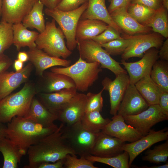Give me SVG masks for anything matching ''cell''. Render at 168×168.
<instances>
[{"label": "cell", "mask_w": 168, "mask_h": 168, "mask_svg": "<svg viewBox=\"0 0 168 168\" xmlns=\"http://www.w3.org/2000/svg\"><path fill=\"white\" fill-rule=\"evenodd\" d=\"M108 25L98 20H79L76 31V39L77 42L92 39L104 31Z\"/></svg>", "instance_id": "26"}, {"label": "cell", "mask_w": 168, "mask_h": 168, "mask_svg": "<svg viewBox=\"0 0 168 168\" xmlns=\"http://www.w3.org/2000/svg\"><path fill=\"white\" fill-rule=\"evenodd\" d=\"M162 6L163 7L168 10V0H161Z\"/></svg>", "instance_id": "54"}, {"label": "cell", "mask_w": 168, "mask_h": 168, "mask_svg": "<svg viewBox=\"0 0 168 168\" xmlns=\"http://www.w3.org/2000/svg\"><path fill=\"white\" fill-rule=\"evenodd\" d=\"M146 26L166 38L168 37V10L162 6L155 11Z\"/></svg>", "instance_id": "31"}, {"label": "cell", "mask_w": 168, "mask_h": 168, "mask_svg": "<svg viewBox=\"0 0 168 168\" xmlns=\"http://www.w3.org/2000/svg\"><path fill=\"white\" fill-rule=\"evenodd\" d=\"M129 40L122 37L113 40L107 43L100 44L110 55H117L122 54L128 46Z\"/></svg>", "instance_id": "38"}, {"label": "cell", "mask_w": 168, "mask_h": 168, "mask_svg": "<svg viewBox=\"0 0 168 168\" xmlns=\"http://www.w3.org/2000/svg\"><path fill=\"white\" fill-rule=\"evenodd\" d=\"M135 167L136 168H168V162L167 161L166 164L160 165H154L151 166H143L141 167Z\"/></svg>", "instance_id": "53"}, {"label": "cell", "mask_w": 168, "mask_h": 168, "mask_svg": "<svg viewBox=\"0 0 168 168\" xmlns=\"http://www.w3.org/2000/svg\"><path fill=\"white\" fill-rule=\"evenodd\" d=\"M101 90L97 93L89 92L86 95L87 100L85 113L93 111H102L103 107V98L102 93L104 91Z\"/></svg>", "instance_id": "40"}, {"label": "cell", "mask_w": 168, "mask_h": 168, "mask_svg": "<svg viewBox=\"0 0 168 168\" xmlns=\"http://www.w3.org/2000/svg\"><path fill=\"white\" fill-rule=\"evenodd\" d=\"M158 104L163 113L168 116V92H162L159 97Z\"/></svg>", "instance_id": "45"}, {"label": "cell", "mask_w": 168, "mask_h": 168, "mask_svg": "<svg viewBox=\"0 0 168 168\" xmlns=\"http://www.w3.org/2000/svg\"><path fill=\"white\" fill-rule=\"evenodd\" d=\"M12 28L13 44L17 51L25 47L29 49L36 47L35 41L39 34L37 32L28 30L21 22L13 24Z\"/></svg>", "instance_id": "27"}, {"label": "cell", "mask_w": 168, "mask_h": 168, "mask_svg": "<svg viewBox=\"0 0 168 168\" xmlns=\"http://www.w3.org/2000/svg\"><path fill=\"white\" fill-rule=\"evenodd\" d=\"M127 8H118L110 14L114 22L123 33L134 35L151 32L152 28L138 23L128 13Z\"/></svg>", "instance_id": "21"}, {"label": "cell", "mask_w": 168, "mask_h": 168, "mask_svg": "<svg viewBox=\"0 0 168 168\" xmlns=\"http://www.w3.org/2000/svg\"><path fill=\"white\" fill-rule=\"evenodd\" d=\"M26 52L28 60L34 66L36 74L41 77L49 68L56 66L67 67L71 63L70 60L51 56L37 47L29 49Z\"/></svg>", "instance_id": "19"}, {"label": "cell", "mask_w": 168, "mask_h": 168, "mask_svg": "<svg viewBox=\"0 0 168 168\" xmlns=\"http://www.w3.org/2000/svg\"><path fill=\"white\" fill-rule=\"evenodd\" d=\"M33 66L30 62L20 71L0 73V100L10 94L21 85L28 81Z\"/></svg>", "instance_id": "16"}, {"label": "cell", "mask_w": 168, "mask_h": 168, "mask_svg": "<svg viewBox=\"0 0 168 168\" xmlns=\"http://www.w3.org/2000/svg\"><path fill=\"white\" fill-rule=\"evenodd\" d=\"M167 139L168 129L165 128L156 131L151 129L147 135L140 139L132 142L124 143L122 149L128 154L129 166L137 157L144 151L156 143Z\"/></svg>", "instance_id": "12"}, {"label": "cell", "mask_w": 168, "mask_h": 168, "mask_svg": "<svg viewBox=\"0 0 168 168\" xmlns=\"http://www.w3.org/2000/svg\"><path fill=\"white\" fill-rule=\"evenodd\" d=\"M151 77L162 92H168V63L167 61L157 60L153 64Z\"/></svg>", "instance_id": "33"}, {"label": "cell", "mask_w": 168, "mask_h": 168, "mask_svg": "<svg viewBox=\"0 0 168 168\" xmlns=\"http://www.w3.org/2000/svg\"><path fill=\"white\" fill-rule=\"evenodd\" d=\"M75 87L65 88L50 93H38V99L56 114L77 92Z\"/></svg>", "instance_id": "22"}, {"label": "cell", "mask_w": 168, "mask_h": 168, "mask_svg": "<svg viewBox=\"0 0 168 168\" xmlns=\"http://www.w3.org/2000/svg\"><path fill=\"white\" fill-rule=\"evenodd\" d=\"M24 117L46 127L54 125V121L58 119L57 115L49 111L35 96Z\"/></svg>", "instance_id": "25"}, {"label": "cell", "mask_w": 168, "mask_h": 168, "mask_svg": "<svg viewBox=\"0 0 168 168\" xmlns=\"http://www.w3.org/2000/svg\"><path fill=\"white\" fill-rule=\"evenodd\" d=\"M86 158L93 162H98L109 165L114 168H129V156L128 152L124 151L115 156L102 157L91 155Z\"/></svg>", "instance_id": "34"}, {"label": "cell", "mask_w": 168, "mask_h": 168, "mask_svg": "<svg viewBox=\"0 0 168 168\" xmlns=\"http://www.w3.org/2000/svg\"><path fill=\"white\" fill-rule=\"evenodd\" d=\"M161 49L158 52L159 58L161 60L165 61H168V39L164 41Z\"/></svg>", "instance_id": "48"}, {"label": "cell", "mask_w": 168, "mask_h": 168, "mask_svg": "<svg viewBox=\"0 0 168 168\" xmlns=\"http://www.w3.org/2000/svg\"><path fill=\"white\" fill-rule=\"evenodd\" d=\"M149 105L137 89L129 83L120 104L117 114L123 117L138 114L147 109Z\"/></svg>", "instance_id": "17"}, {"label": "cell", "mask_w": 168, "mask_h": 168, "mask_svg": "<svg viewBox=\"0 0 168 168\" xmlns=\"http://www.w3.org/2000/svg\"><path fill=\"white\" fill-rule=\"evenodd\" d=\"M39 0H2V19L14 24L23 19Z\"/></svg>", "instance_id": "15"}, {"label": "cell", "mask_w": 168, "mask_h": 168, "mask_svg": "<svg viewBox=\"0 0 168 168\" xmlns=\"http://www.w3.org/2000/svg\"><path fill=\"white\" fill-rule=\"evenodd\" d=\"M12 59L4 54L0 55V73L7 71L12 65Z\"/></svg>", "instance_id": "46"}, {"label": "cell", "mask_w": 168, "mask_h": 168, "mask_svg": "<svg viewBox=\"0 0 168 168\" xmlns=\"http://www.w3.org/2000/svg\"><path fill=\"white\" fill-rule=\"evenodd\" d=\"M79 57L89 63L98 62L101 68L108 69L115 76L127 73L120 66V63L113 58L100 45L92 39L77 42Z\"/></svg>", "instance_id": "8"}, {"label": "cell", "mask_w": 168, "mask_h": 168, "mask_svg": "<svg viewBox=\"0 0 168 168\" xmlns=\"http://www.w3.org/2000/svg\"><path fill=\"white\" fill-rule=\"evenodd\" d=\"M64 158L54 162H43L40 164L37 168H64Z\"/></svg>", "instance_id": "47"}, {"label": "cell", "mask_w": 168, "mask_h": 168, "mask_svg": "<svg viewBox=\"0 0 168 168\" xmlns=\"http://www.w3.org/2000/svg\"><path fill=\"white\" fill-rule=\"evenodd\" d=\"M17 58L18 59L24 63L28 60L29 57L26 52L19 51L18 54Z\"/></svg>", "instance_id": "50"}, {"label": "cell", "mask_w": 168, "mask_h": 168, "mask_svg": "<svg viewBox=\"0 0 168 168\" xmlns=\"http://www.w3.org/2000/svg\"><path fill=\"white\" fill-rule=\"evenodd\" d=\"M129 83L127 73L116 75L113 80L106 77L102 81L103 89L109 93L110 103V113L111 115H114L117 114L120 104Z\"/></svg>", "instance_id": "13"}, {"label": "cell", "mask_w": 168, "mask_h": 168, "mask_svg": "<svg viewBox=\"0 0 168 168\" xmlns=\"http://www.w3.org/2000/svg\"><path fill=\"white\" fill-rule=\"evenodd\" d=\"M61 131L62 136L75 154L85 157L91 155L99 133H94L88 130L80 121L70 125L63 124Z\"/></svg>", "instance_id": "5"}, {"label": "cell", "mask_w": 168, "mask_h": 168, "mask_svg": "<svg viewBox=\"0 0 168 168\" xmlns=\"http://www.w3.org/2000/svg\"><path fill=\"white\" fill-rule=\"evenodd\" d=\"M7 126L4 123L0 122V140L6 137Z\"/></svg>", "instance_id": "52"}, {"label": "cell", "mask_w": 168, "mask_h": 168, "mask_svg": "<svg viewBox=\"0 0 168 168\" xmlns=\"http://www.w3.org/2000/svg\"><path fill=\"white\" fill-rule=\"evenodd\" d=\"M14 67L16 71H19L23 68V62L18 59L15 60L14 62Z\"/></svg>", "instance_id": "51"}, {"label": "cell", "mask_w": 168, "mask_h": 168, "mask_svg": "<svg viewBox=\"0 0 168 168\" xmlns=\"http://www.w3.org/2000/svg\"><path fill=\"white\" fill-rule=\"evenodd\" d=\"M75 154H68L64 158V168H98L85 157L78 158Z\"/></svg>", "instance_id": "39"}, {"label": "cell", "mask_w": 168, "mask_h": 168, "mask_svg": "<svg viewBox=\"0 0 168 168\" xmlns=\"http://www.w3.org/2000/svg\"><path fill=\"white\" fill-rule=\"evenodd\" d=\"M109 118H104L100 112L93 111L85 113L80 121L88 130L94 133L102 131L110 122Z\"/></svg>", "instance_id": "32"}, {"label": "cell", "mask_w": 168, "mask_h": 168, "mask_svg": "<svg viewBox=\"0 0 168 168\" xmlns=\"http://www.w3.org/2000/svg\"><path fill=\"white\" fill-rule=\"evenodd\" d=\"M41 77L42 82L40 89L41 91L40 92L50 93L65 88L75 87L73 80L64 74L45 71Z\"/></svg>", "instance_id": "24"}, {"label": "cell", "mask_w": 168, "mask_h": 168, "mask_svg": "<svg viewBox=\"0 0 168 168\" xmlns=\"http://www.w3.org/2000/svg\"><path fill=\"white\" fill-rule=\"evenodd\" d=\"M88 0H62L57 8L63 11L76 9L87 2Z\"/></svg>", "instance_id": "42"}, {"label": "cell", "mask_w": 168, "mask_h": 168, "mask_svg": "<svg viewBox=\"0 0 168 168\" xmlns=\"http://www.w3.org/2000/svg\"><path fill=\"white\" fill-rule=\"evenodd\" d=\"M122 34V37L129 41L128 46L121 55V60L125 61L132 57H142L144 54L151 48L158 49L164 41V37L154 32L134 35Z\"/></svg>", "instance_id": "9"}, {"label": "cell", "mask_w": 168, "mask_h": 168, "mask_svg": "<svg viewBox=\"0 0 168 168\" xmlns=\"http://www.w3.org/2000/svg\"><path fill=\"white\" fill-rule=\"evenodd\" d=\"M124 143L119 139L101 131L98 133L91 155L102 157L116 156L124 151L122 147Z\"/></svg>", "instance_id": "20"}, {"label": "cell", "mask_w": 168, "mask_h": 168, "mask_svg": "<svg viewBox=\"0 0 168 168\" xmlns=\"http://www.w3.org/2000/svg\"><path fill=\"white\" fill-rule=\"evenodd\" d=\"M65 36L53 19L45 24L44 30L39 34L35 41L37 47L49 55L66 59L72 54L66 45Z\"/></svg>", "instance_id": "6"}, {"label": "cell", "mask_w": 168, "mask_h": 168, "mask_svg": "<svg viewBox=\"0 0 168 168\" xmlns=\"http://www.w3.org/2000/svg\"><path fill=\"white\" fill-rule=\"evenodd\" d=\"M58 128L55 124L46 127L24 117H15L7 123L6 137L14 143L25 155L30 146Z\"/></svg>", "instance_id": "2"}, {"label": "cell", "mask_w": 168, "mask_h": 168, "mask_svg": "<svg viewBox=\"0 0 168 168\" xmlns=\"http://www.w3.org/2000/svg\"><path fill=\"white\" fill-rule=\"evenodd\" d=\"M12 24L2 20L0 22V55L13 44Z\"/></svg>", "instance_id": "37"}, {"label": "cell", "mask_w": 168, "mask_h": 168, "mask_svg": "<svg viewBox=\"0 0 168 168\" xmlns=\"http://www.w3.org/2000/svg\"><path fill=\"white\" fill-rule=\"evenodd\" d=\"M88 5L87 2L77 8L68 11H62L57 8L54 9L46 8L44 10L46 15L52 17L59 25L66 39V46L71 51L77 46L76 31L77 24Z\"/></svg>", "instance_id": "7"}, {"label": "cell", "mask_w": 168, "mask_h": 168, "mask_svg": "<svg viewBox=\"0 0 168 168\" xmlns=\"http://www.w3.org/2000/svg\"><path fill=\"white\" fill-rule=\"evenodd\" d=\"M134 85L149 105L158 104L159 97L162 91L152 80L150 74L142 78Z\"/></svg>", "instance_id": "29"}, {"label": "cell", "mask_w": 168, "mask_h": 168, "mask_svg": "<svg viewBox=\"0 0 168 168\" xmlns=\"http://www.w3.org/2000/svg\"><path fill=\"white\" fill-rule=\"evenodd\" d=\"M38 93L32 83L26 82L18 92L0 100V122H10L15 117H24L27 112L33 98Z\"/></svg>", "instance_id": "3"}, {"label": "cell", "mask_w": 168, "mask_h": 168, "mask_svg": "<svg viewBox=\"0 0 168 168\" xmlns=\"http://www.w3.org/2000/svg\"><path fill=\"white\" fill-rule=\"evenodd\" d=\"M111 0H109V1L110 2Z\"/></svg>", "instance_id": "56"}, {"label": "cell", "mask_w": 168, "mask_h": 168, "mask_svg": "<svg viewBox=\"0 0 168 168\" xmlns=\"http://www.w3.org/2000/svg\"><path fill=\"white\" fill-rule=\"evenodd\" d=\"M111 119L102 131L124 142H132L143 136L136 129L127 124L121 115L116 114Z\"/></svg>", "instance_id": "18"}, {"label": "cell", "mask_w": 168, "mask_h": 168, "mask_svg": "<svg viewBox=\"0 0 168 168\" xmlns=\"http://www.w3.org/2000/svg\"><path fill=\"white\" fill-rule=\"evenodd\" d=\"M44 5L39 0L30 12L24 17L22 22L27 28L36 29L40 33L45 29V24L43 11Z\"/></svg>", "instance_id": "30"}, {"label": "cell", "mask_w": 168, "mask_h": 168, "mask_svg": "<svg viewBox=\"0 0 168 168\" xmlns=\"http://www.w3.org/2000/svg\"><path fill=\"white\" fill-rule=\"evenodd\" d=\"M88 2L87 7L81 16L80 20H99L113 27L120 34L123 33L111 17L106 7L105 0H88Z\"/></svg>", "instance_id": "23"}, {"label": "cell", "mask_w": 168, "mask_h": 168, "mask_svg": "<svg viewBox=\"0 0 168 168\" xmlns=\"http://www.w3.org/2000/svg\"><path fill=\"white\" fill-rule=\"evenodd\" d=\"M100 64L98 62L89 63L80 57L74 64L63 68L54 67L51 71L64 74L70 77L74 82L77 90L84 92L98 79L102 72Z\"/></svg>", "instance_id": "4"}, {"label": "cell", "mask_w": 168, "mask_h": 168, "mask_svg": "<svg viewBox=\"0 0 168 168\" xmlns=\"http://www.w3.org/2000/svg\"><path fill=\"white\" fill-rule=\"evenodd\" d=\"M63 124L29 147L27 152L29 163L24 168H37L41 163L54 162L64 158L68 154H75L62 136L61 128Z\"/></svg>", "instance_id": "1"}, {"label": "cell", "mask_w": 168, "mask_h": 168, "mask_svg": "<svg viewBox=\"0 0 168 168\" xmlns=\"http://www.w3.org/2000/svg\"><path fill=\"white\" fill-rule=\"evenodd\" d=\"M168 158V139L165 142L155 146L152 149H148L142 160L159 164L167 162Z\"/></svg>", "instance_id": "35"}, {"label": "cell", "mask_w": 168, "mask_h": 168, "mask_svg": "<svg viewBox=\"0 0 168 168\" xmlns=\"http://www.w3.org/2000/svg\"><path fill=\"white\" fill-rule=\"evenodd\" d=\"M86 94L77 92L57 113V120L65 125L80 121L85 113Z\"/></svg>", "instance_id": "14"}, {"label": "cell", "mask_w": 168, "mask_h": 168, "mask_svg": "<svg viewBox=\"0 0 168 168\" xmlns=\"http://www.w3.org/2000/svg\"><path fill=\"white\" fill-rule=\"evenodd\" d=\"M159 50L152 48L147 51L141 59L134 62L121 60L129 76V83L135 84L142 78L150 74L152 66L159 58Z\"/></svg>", "instance_id": "11"}, {"label": "cell", "mask_w": 168, "mask_h": 168, "mask_svg": "<svg viewBox=\"0 0 168 168\" xmlns=\"http://www.w3.org/2000/svg\"><path fill=\"white\" fill-rule=\"evenodd\" d=\"M2 0H0V16H1L2 12Z\"/></svg>", "instance_id": "55"}, {"label": "cell", "mask_w": 168, "mask_h": 168, "mask_svg": "<svg viewBox=\"0 0 168 168\" xmlns=\"http://www.w3.org/2000/svg\"><path fill=\"white\" fill-rule=\"evenodd\" d=\"M131 0H111L108 10L110 14L114 10L122 7H128Z\"/></svg>", "instance_id": "44"}, {"label": "cell", "mask_w": 168, "mask_h": 168, "mask_svg": "<svg viewBox=\"0 0 168 168\" xmlns=\"http://www.w3.org/2000/svg\"><path fill=\"white\" fill-rule=\"evenodd\" d=\"M128 13L140 24L145 26L155 10L143 5L131 3L127 8Z\"/></svg>", "instance_id": "36"}, {"label": "cell", "mask_w": 168, "mask_h": 168, "mask_svg": "<svg viewBox=\"0 0 168 168\" xmlns=\"http://www.w3.org/2000/svg\"><path fill=\"white\" fill-rule=\"evenodd\" d=\"M130 3L141 4L155 10L162 6L161 0H131Z\"/></svg>", "instance_id": "43"}, {"label": "cell", "mask_w": 168, "mask_h": 168, "mask_svg": "<svg viewBox=\"0 0 168 168\" xmlns=\"http://www.w3.org/2000/svg\"><path fill=\"white\" fill-rule=\"evenodd\" d=\"M44 6L49 9L56 8L62 0H40Z\"/></svg>", "instance_id": "49"}, {"label": "cell", "mask_w": 168, "mask_h": 168, "mask_svg": "<svg viewBox=\"0 0 168 168\" xmlns=\"http://www.w3.org/2000/svg\"><path fill=\"white\" fill-rule=\"evenodd\" d=\"M0 152L4 159L3 168H17L24 155L18 147L5 137L0 140Z\"/></svg>", "instance_id": "28"}, {"label": "cell", "mask_w": 168, "mask_h": 168, "mask_svg": "<svg viewBox=\"0 0 168 168\" xmlns=\"http://www.w3.org/2000/svg\"><path fill=\"white\" fill-rule=\"evenodd\" d=\"M123 117L127 124L143 136L147 135L156 124L168 119V116L163 113L158 104L149 105L147 109L138 114Z\"/></svg>", "instance_id": "10"}, {"label": "cell", "mask_w": 168, "mask_h": 168, "mask_svg": "<svg viewBox=\"0 0 168 168\" xmlns=\"http://www.w3.org/2000/svg\"><path fill=\"white\" fill-rule=\"evenodd\" d=\"M120 33L113 27L108 25L106 29L99 35L93 37L92 40L99 44L110 42L113 40L122 38Z\"/></svg>", "instance_id": "41"}]
</instances>
